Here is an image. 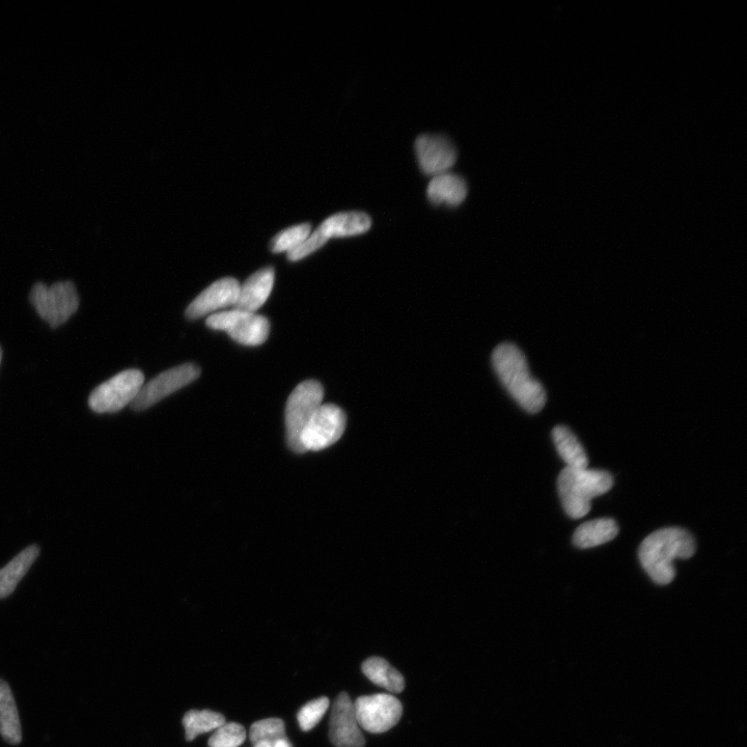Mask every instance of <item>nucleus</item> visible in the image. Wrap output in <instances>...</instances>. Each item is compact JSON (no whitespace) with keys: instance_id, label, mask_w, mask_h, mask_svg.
Wrapping results in <instances>:
<instances>
[{"instance_id":"1","label":"nucleus","mask_w":747,"mask_h":747,"mask_svg":"<svg viewBox=\"0 0 747 747\" xmlns=\"http://www.w3.org/2000/svg\"><path fill=\"white\" fill-rule=\"evenodd\" d=\"M696 541L681 528L658 530L648 536L640 547V561L656 584L667 586L676 576L674 562L695 555Z\"/></svg>"},{"instance_id":"2","label":"nucleus","mask_w":747,"mask_h":747,"mask_svg":"<svg viewBox=\"0 0 747 747\" xmlns=\"http://www.w3.org/2000/svg\"><path fill=\"white\" fill-rule=\"evenodd\" d=\"M493 368L512 398L529 413H538L546 404V392L529 369L527 358L514 344L497 346L492 354Z\"/></svg>"},{"instance_id":"3","label":"nucleus","mask_w":747,"mask_h":747,"mask_svg":"<svg viewBox=\"0 0 747 747\" xmlns=\"http://www.w3.org/2000/svg\"><path fill=\"white\" fill-rule=\"evenodd\" d=\"M614 479L604 470L565 467L558 479L559 494L566 513L573 519L585 517L594 498L610 491Z\"/></svg>"},{"instance_id":"4","label":"nucleus","mask_w":747,"mask_h":747,"mask_svg":"<svg viewBox=\"0 0 747 747\" xmlns=\"http://www.w3.org/2000/svg\"><path fill=\"white\" fill-rule=\"evenodd\" d=\"M324 389L320 382L307 380L300 383L290 395L285 412L289 448L302 454L301 435L314 414L322 405Z\"/></svg>"},{"instance_id":"5","label":"nucleus","mask_w":747,"mask_h":747,"mask_svg":"<svg viewBox=\"0 0 747 747\" xmlns=\"http://www.w3.org/2000/svg\"><path fill=\"white\" fill-rule=\"evenodd\" d=\"M371 227L372 220L364 212L351 211L332 215L306 241L288 253V260L297 262L317 252L330 238L362 235Z\"/></svg>"},{"instance_id":"6","label":"nucleus","mask_w":747,"mask_h":747,"mask_svg":"<svg viewBox=\"0 0 747 747\" xmlns=\"http://www.w3.org/2000/svg\"><path fill=\"white\" fill-rule=\"evenodd\" d=\"M30 301L51 328L65 324L78 311L80 303L72 282L55 283L50 288L44 283H37L31 291Z\"/></svg>"},{"instance_id":"7","label":"nucleus","mask_w":747,"mask_h":747,"mask_svg":"<svg viewBox=\"0 0 747 747\" xmlns=\"http://www.w3.org/2000/svg\"><path fill=\"white\" fill-rule=\"evenodd\" d=\"M145 384L140 370H126L100 384L89 398V406L96 413H115L131 404Z\"/></svg>"},{"instance_id":"8","label":"nucleus","mask_w":747,"mask_h":747,"mask_svg":"<svg viewBox=\"0 0 747 747\" xmlns=\"http://www.w3.org/2000/svg\"><path fill=\"white\" fill-rule=\"evenodd\" d=\"M206 323L211 329L228 332L235 342L244 346L264 344L270 332L267 318L238 310L212 315Z\"/></svg>"},{"instance_id":"9","label":"nucleus","mask_w":747,"mask_h":747,"mask_svg":"<svg viewBox=\"0 0 747 747\" xmlns=\"http://www.w3.org/2000/svg\"><path fill=\"white\" fill-rule=\"evenodd\" d=\"M345 428V412L337 405L322 404L302 432L300 441L303 452L329 448L343 436Z\"/></svg>"},{"instance_id":"10","label":"nucleus","mask_w":747,"mask_h":747,"mask_svg":"<svg viewBox=\"0 0 747 747\" xmlns=\"http://www.w3.org/2000/svg\"><path fill=\"white\" fill-rule=\"evenodd\" d=\"M353 704L359 727L372 734L390 731L403 713L401 702L389 694L359 697Z\"/></svg>"},{"instance_id":"11","label":"nucleus","mask_w":747,"mask_h":747,"mask_svg":"<svg viewBox=\"0 0 747 747\" xmlns=\"http://www.w3.org/2000/svg\"><path fill=\"white\" fill-rule=\"evenodd\" d=\"M201 376V369L195 364H185L163 372L144 384L140 394L130 404L135 411L146 410L166 397L183 389Z\"/></svg>"},{"instance_id":"12","label":"nucleus","mask_w":747,"mask_h":747,"mask_svg":"<svg viewBox=\"0 0 747 747\" xmlns=\"http://www.w3.org/2000/svg\"><path fill=\"white\" fill-rule=\"evenodd\" d=\"M415 154L423 173L438 176L447 173L457 161V150L446 136L423 134L415 142Z\"/></svg>"},{"instance_id":"13","label":"nucleus","mask_w":747,"mask_h":747,"mask_svg":"<svg viewBox=\"0 0 747 747\" xmlns=\"http://www.w3.org/2000/svg\"><path fill=\"white\" fill-rule=\"evenodd\" d=\"M329 738L337 747H364L362 728L359 727L354 704L346 693H342L332 706L329 721Z\"/></svg>"},{"instance_id":"14","label":"nucleus","mask_w":747,"mask_h":747,"mask_svg":"<svg viewBox=\"0 0 747 747\" xmlns=\"http://www.w3.org/2000/svg\"><path fill=\"white\" fill-rule=\"evenodd\" d=\"M240 284L233 278L221 279L203 291L187 308L185 315L196 320L217 310L234 307L239 295Z\"/></svg>"},{"instance_id":"15","label":"nucleus","mask_w":747,"mask_h":747,"mask_svg":"<svg viewBox=\"0 0 747 747\" xmlns=\"http://www.w3.org/2000/svg\"><path fill=\"white\" fill-rule=\"evenodd\" d=\"M275 272L272 267H265L240 286L234 310L255 314L264 306L274 286Z\"/></svg>"},{"instance_id":"16","label":"nucleus","mask_w":747,"mask_h":747,"mask_svg":"<svg viewBox=\"0 0 747 747\" xmlns=\"http://www.w3.org/2000/svg\"><path fill=\"white\" fill-rule=\"evenodd\" d=\"M467 190L466 181L461 176L445 173L432 179L427 196L434 205L456 207L466 199Z\"/></svg>"},{"instance_id":"17","label":"nucleus","mask_w":747,"mask_h":747,"mask_svg":"<svg viewBox=\"0 0 747 747\" xmlns=\"http://www.w3.org/2000/svg\"><path fill=\"white\" fill-rule=\"evenodd\" d=\"M39 555L38 546H29L0 570V599L9 597L16 590L20 580L29 572Z\"/></svg>"},{"instance_id":"18","label":"nucleus","mask_w":747,"mask_h":747,"mask_svg":"<svg viewBox=\"0 0 747 747\" xmlns=\"http://www.w3.org/2000/svg\"><path fill=\"white\" fill-rule=\"evenodd\" d=\"M618 534L614 519L600 518L581 524L574 533L573 543L578 548H593L614 540Z\"/></svg>"},{"instance_id":"19","label":"nucleus","mask_w":747,"mask_h":747,"mask_svg":"<svg viewBox=\"0 0 747 747\" xmlns=\"http://www.w3.org/2000/svg\"><path fill=\"white\" fill-rule=\"evenodd\" d=\"M0 734L11 744H19L22 740V729L10 686L0 680Z\"/></svg>"},{"instance_id":"20","label":"nucleus","mask_w":747,"mask_h":747,"mask_svg":"<svg viewBox=\"0 0 747 747\" xmlns=\"http://www.w3.org/2000/svg\"><path fill=\"white\" fill-rule=\"evenodd\" d=\"M363 672L370 681L392 694H400L405 688L404 677L383 658L367 659L363 664Z\"/></svg>"},{"instance_id":"21","label":"nucleus","mask_w":747,"mask_h":747,"mask_svg":"<svg viewBox=\"0 0 747 747\" xmlns=\"http://www.w3.org/2000/svg\"><path fill=\"white\" fill-rule=\"evenodd\" d=\"M552 439L562 459L571 468H587L589 459L573 432L565 426H557L552 430Z\"/></svg>"},{"instance_id":"22","label":"nucleus","mask_w":747,"mask_h":747,"mask_svg":"<svg viewBox=\"0 0 747 747\" xmlns=\"http://www.w3.org/2000/svg\"><path fill=\"white\" fill-rule=\"evenodd\" d=\"M225 724L226 717L211 710H190L183 717L187 741H193L197 736L217 730Z\"/></svg>"},{"instance_id":"23","label":"nucleus","mask_w":747,"mask_h":747,"mask_svg":"<svg viewBox=\"0 0 747 747\" xmlns=\"http://www.w3.org/2000/svg\"><path fill=\"white\" fill-rule=\"evenodd\" d=\"M286 726L281 718H267L256 722L249 730V739L253 745L275 743L286 739Z\"/></svg>"},{"instance_id":"24","label":"nucleus","mask_w":747,"mask_h":747,"mask_svg":"<svg viewBox=\"0 0 747 747\" xmlns=\"http://www.w3.org/2000/svg\"><path fill=\"white\" fill-rule=\"evenodd\" d=\"M311 231L312 226L310 224H302L281 232L271 240V252L274 254H288L294 251V249L308 239Z\"/></svg>"},{"instance_id":"25","label":"nucleus","mask_w":747,"mask_h":747,"mask_svg":"<svg viewBox=\"0 0 747 747\" xmlns=\"http://www.w3.org/2000/svg\"><path fill=\"white\" fill-rule=\"evenodd\" d=\"M330 701L322 697L304 705L297 714L299 727L304 732L314 729L328 710Z\"/></svg>"},{"instance_id":"26","label":"nucleus","mask_w":747,"mask_h":747,"mask_svg":"<svg viewBox=\"0 0 747 747\" xmlns=\"http://www.w3.org/2000/svg\"><path fill=\"white\" fill-rule=\"evenodd\" d=\"M215 731L208 741L210 747H239L247 737L245 728L237 723L225 724Z\"/></svg>"},{"instance_id":"27","label":"nucleus","mask_w":747,"mask_h":747,"mask_svg":"<svg viewBox=\"0 0 747 747\" xmlns=\"http://www.w3.org/2000/svg\"><path fill=\"white\" fill-rule=\"evenodd\" d=\"M254 747H293V744L286 738L275 743H259L254 745Z\"/></svg>"},{"instance_id":"28","label":"nucleus","mask_w":747,"mask_h":747,"mask_svg":"<svg viewBox=\"0 0 747 747\" xmlns=\"http://www.w3.org/2000/svg\"><path fill=\"white\" fill-rule=\"evenodd\" d=\"M3 361V349L0 347V364H2Z\"/></svg>"}]
</instances>
